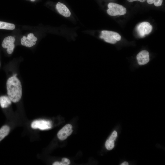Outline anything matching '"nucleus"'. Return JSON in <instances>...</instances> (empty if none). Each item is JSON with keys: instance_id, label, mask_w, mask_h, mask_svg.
<instances>
[{"instance_id": "15", "label": "nucleus", "mask_w": 165, "mask_h": 165, "mask_svg": "<svg viewBox=\"0 0 165 165\" xmlns=\"http://www.w3.org/2000/svg\"><path fill=\"white\" fill-rule=\"evenodd\" d=\"M70 163V160L66 158L62 159L61 162H55L53 164V165H68Z\"/></svg>"}, {"instance_id": "6", "label": "nucleus", "mask_w": 165, "mask_h": 165, "mask_svg": "<svg viewBox=\"0 0 165 165\" xmlns=\"http://www.w3.org/2000/svg\"><path fill=\"white\" fill-rule=\"evenodd\" d=\"M15 41V38L9 36L6 37L3 40L2 46L4 48H7V51L9 54H11L13 51L15 47L14 42Z\"/></svg>"}, {"instance_id": "2", "label": "nucleus", "mask_w": 165, "mask_h": 165, "mask_svg": "<svg viewBox=\"0 0 165 165\" xmlns=\"http://www.w3.org/2000/svg\"><path fill=\"white\" fill-rule=\"evenodd\" d=\"M100 38L105 42L111 44H115L121 39V36L118 33L106 30L101 31Z\"/></svg>"}, {"instance_id": "18", "label": "nucleus", "mask_w": 165, "mask_h": 165, "mask_svg": "<svg viewBox=\"0 0 165 165\" xmlns=\"http://www.w3.org/2000/svg\"><path fill=\"white\" fill-rule=\"evenodd\" d=\"M121 165H128V163L126 161H125L123 162V163H122L121 164Z\"/></svg>"}, {"instance_id": "11", "label": "nucleus", "mask_w": 165, "mask_h": 165, "mask_svg": "<svg viewBox=\"0 0 165 165\" xmlns=\"http://www.w3.org/2000/svg\"><path fill=\"white\" fill-rule=\"evenodd\" d=\"M11 101L8 97L2 96L0 97V105L2 108L8 107L11 104Z\"/></svg>"}, {"instance_id": "8", "label": "nucleus", "mask_w": 165, "mask_h": 165, "mask_svg": "<svg viewBox=\"0 0 165 165\" xmlns=\"http://www.w3.org/2000/svg\"><path fill=\"white\" fill-rule=\"evenodd\" d=\"M137 59L139 65L145 64L147 63L149 61V53L146 50H142L137 54Z\"/></svg>"}, {"instance_id": "10", "label": "nucleus", "mask_w": 165, "mask_h": 165, "mask_svg": "<svg viewBox=\"0 0 165 165\" xmlns=\"http://www.w3.org/2000/svg\"><path fill=\"white\" fill-rule=\"evenodd\" d=\"M117 136V132L114 131L109 138L106 141L105 146L107 149L110 150L112 149L114 147V141Z\"/></svg>"}, {"instance_id": "1", "label": "nucleus", "mask_w": 165, "mask_h": 165, "mask_svg": "<svg viewBox=\"0 0 165 165\" xmlns=\"http://www.w3.org/2000/svg\"><path fill=\"white\" fill-rule=\"evenodd\" d=\"M7 93L12 101L16 103L19 101L22 95L21 82L16 77V74L8 79L6 82Z\"/></svg>"}, {"instance_id": "13", "label": "nucleus", "mask_w": 165, "mask_h": 165, "mask_svg": "<svg viewBox=\"0 0 165 165\" xmlns=\"http://www.w3.org/2000/svg\"><path fill=\"white\" fill-rule=\"evenodd\" d=\"M15 28V25L12 23L0 21V29L13 30Z\"/></svg>"}, {"instance_id": "7", "label": "nucleus", "mask_w": 165, "mask_h": 165, "mask_svg": "<svg viewBox=\"0 0 165 165\" xmlns=\"http://www.w3.org/2000/svg\"><path fill=\"white\" fill-rule=\"evenodd\" d=\"M72 132V125L67 124L59 131L57 134L58 138L61 140H64L71 135Z\"/></svg>"}, {"instance_id": "19", "label": "nucleus", "mask_w": 165, "mask_h": 165, "mask_svg": "<svg viewBox=\"0 0 165 165\" xmlns=\"http://www.w3.org/2000/svg\"><path fill=\"white\" fill-rule=\"evenodd\" d=\"M31 1H34L35 0H30Z\"/></svg>"}, {"instance_id": "9", "label": "nucleus", "mask_w": 165, "mask_h": 165, "mask_svg": "<svg viewBox=\"0 0 165 165\" xmlns=\"http://www.w3.org/2000/svg\"><path fill=\"white\" fill-rule=\"evenodd\" d=\"M56 8L58 12L65 17H68L71 15V12L68 9L64 4L58 2L56 5Z\"/></svg>"}, {"instance_id": "14", "label": "nucleus", "mask_w": 165, "mask_h": 165, "mask_svg": "<svg viewBox=\"0 0 165 165\" xmlns=\"http://www.w3.org/2000/svg\"><path fill=\"white\" fill-rule=\"evenodd\" d=\"M21 43L23 46L28 47H31L35 45L36 43V42H32L29 41L26 39V37L25 36H24L21 38Z\"/></svg>"}, {"instance_id": "4", "label": "nucleus", "mask_w": 165, "mask_h": 165, "mask_svg": "<svg viewBox=\"0 0 165 165\" xmlns=\"http://www.w3.org/2000/svg\"><path fill=\"white\" fill-rule=\"evenodd\" d=\"M31 127L34 129L46 130L50 129L52 127V124L51 122L49 120H38L33 121L31 123Z\"/></svg>"}, {"instance_id": "3", "label": "nucleus", "mask_w": 165, "mask_h": 165, "mask_svg": "<svg viewBox=\"0 0 165 165\" xmlns=\"http://www.w3.org/2000/svg\"><path fill=\"white\" fill-rule=\"evenodd\" d=\"M108 9L107 10V13L110 16L122 15L126 13V8L120 5L111 2L108 4Z\"/></svg>"}, {"instance_id": "16", "label": "nucleus", "mask_w": 165, "mask_h": 165, "mask_svg": "<svg viewBox=\"0 0 165 165\" xmlns=\"http://www.w3.org/2000/svg\"><path fill=\"white\" fill-rule=\"evenodd\" d=\"M147 3L149 4L153 3L156 6H159L161 5L163 0H147Z\"/></svg>"}, {"instance_id": "12", "label": "nucleus", "mask_w": 165, "mask_h": 165, "mask_svg": "<svg viewBox=\"0 0 165 165\" xmlns=\"http://www.w3.org/2000/svg\"><path fill=\"white\" fill-rule=\"evenodd\" d=\"M10 128L7 125H4L0 129V141L8 135Z\"/></svg>"}, {"instance_id": "5", "label": "nucleus", "mask_w": 165, "mask_h": 165, "mask_svg": "<svg viewBox=\"0 0 165 165\" xmlns=\"http://www.w3.org/2000/svg\"><path fill=\"white\" fill-rule=\"evenodd\" d=\"M137 31L140 36L144 37L145 35L149 34L152 31V26L147 22L141 23L137 27Z\"/></svg>"}, {"instance_id": "20", "label": "nucleus", "mask_w": 165, "mask_h": 165, "mask_svg": "<svg viewBox=\"0 0 165 165\" xmlns=\"http://www.w3.org/2000/svg\"></svg>"}, {"instance_id": "17", "label": "nucleus", "mask_w": 165, "mask_h": 165, "mask_svg": "<svg viewBox=\"0 0 165 165\" xmlns=\"http://www.w3.org/2000/svg\"><path fill=\"white\" fill-rule=\"evenodd\" d=\"M128 2H132L135 1H138L141 2H145L146 0H127Z\"/></svg>"}]
</instances>
